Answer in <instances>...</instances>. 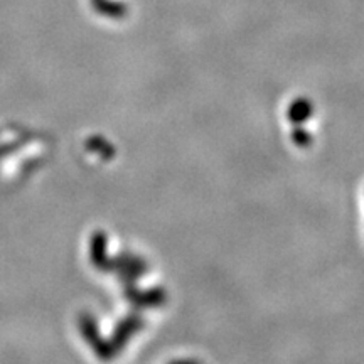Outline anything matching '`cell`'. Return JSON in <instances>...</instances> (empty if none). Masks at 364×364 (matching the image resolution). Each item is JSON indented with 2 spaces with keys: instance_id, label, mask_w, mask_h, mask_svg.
Segmentation results:
<instances>
[{
  "instance_id": "cell-1",
  "label": "cell",
  "mask_w": 364,
  "mask_h": 364,
  "mask_svg": "<svg viewBox=\"0 0 364 364\" xmlns=\"http://www.w3.org/2000/svg\"><path fill=\"white\" fill-rule=\"evenodd\" d=\"M93 7L103 15H110V17H117L125 10V7L118 2H111V0H93Z\"/></svg>"
}]
</instances>
